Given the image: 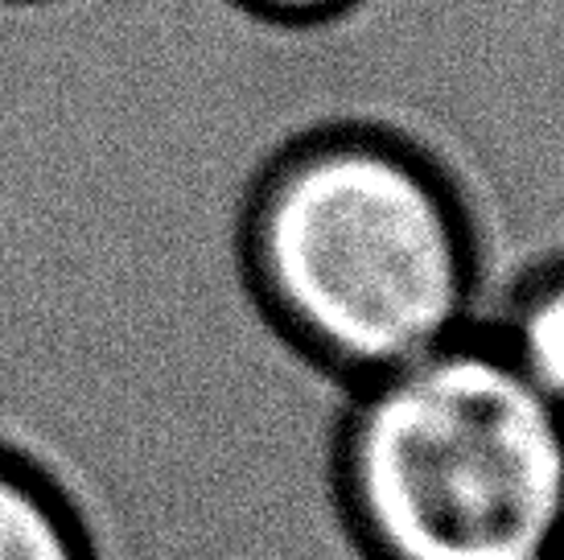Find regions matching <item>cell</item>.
<instances>
[{
    "instance_id": "cell-1",
    "label": "cell",
    "mask_w": 564,
    "mask_h": 560,
    "mask_svg": "<svg viewBox=\"0 0 564 560\" xmlns=\"http://www.w3.org/2000/svg\"><path fill=\"white\" fill-rule=\"evenodd\" d=\"M236 248L256 310L346 388L470 334L490 293L482 227L454 173L359 120L268 157Z\"/></svg>"
},
{
    "instance_id": "cell-6",
    "label": "cell",
    "mask_w": 564,
    "mask_h": 560,
    "mask_svg": "<svg viewBox=\"0 0 564 560\" xmlns=\"http://www.w3.org/2000/svg\"><path fill=\"white\" fill-rule=\"evenodd\" d=\"M0 4H50V0H0Z\"/></svg>"
},
{
    "instance_id": "cell-3",
    "label": "cell",
    "mask_w": 564,
    "mask_h": 560,
    "mask_svg": "<svg viewBox=\"0 0 564 560\" xmlns=\"http://www.w3.org/2000/svg\"><path fill=\"white\" fill-rule=\"evenodd\" d=\"M0 560H104L79 498L9 437H0Z\"/></svg>"
},
{
    "instance_id": "cell-2",
    "label": "cell",
    "mask_w": 564,
    "mask_h": 560,
    "mask_svg": "<svg viewBox=\"0 0 564 560\" xmlns=\"http://www.w3.org/2000/svg\"><path fill=\"white\" fill-rule=\"evenodd\" d=\"M329 491L362 560H564V417L474 326L346 391Z\"/></svg>"
},
{
    "instance_id": "cell-5",
    "label": "cell",
    "mask_w": 564,
    "mask_h": 560,
    "mask_svg": "<svg viewBox=\"0 0 564 560\" xmlns=\"http://www.w3.org/2000/svg\"><path fill=\"white\" fill-rule=\"evenodd\" d=\"M236 4L256 21L281 25V30H317L355 13L362 0H236Z\"/></svg>"
},
{
    "instance_id": "cell-4",
    "label": "cell",
    "mask_w": 564,
    "mask_h": 560,
    "mask_svg": "<svg viewBox=\"0 0 564 560\" xmlns=\"http://www.w3.org/2000/svg\"><path fill=\"white\" fill-rule=\"evenodd\" d=\"M478 326L564 417V256L523 268L511 289L486 305Z\"/></svg>"
}]
</instances>
